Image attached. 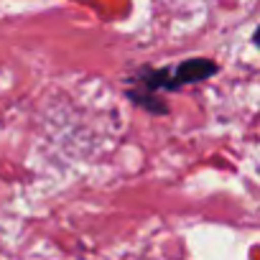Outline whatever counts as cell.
<instances>
[{
  "mask_svg": "<svg viewBox=\"0 0 260 260\" xmlns=\"http://www.w3.org/2000/svg\"><path fill=\"white\" fill-rule=\"evenodd\" d=\"M217 72H219V67L204 56H194V59H186L174 67H141L130 77L125 94L130 97L133 105H138L153 115H166L169 107L164 105L161 94L176 92L189 84H199V82L214 77Z\"/></svg>",
  "mask_w": 260,
  "mask_h": 260,
  "instance_id": "obj_1",
  "label": "cell"
}]
</instances>
